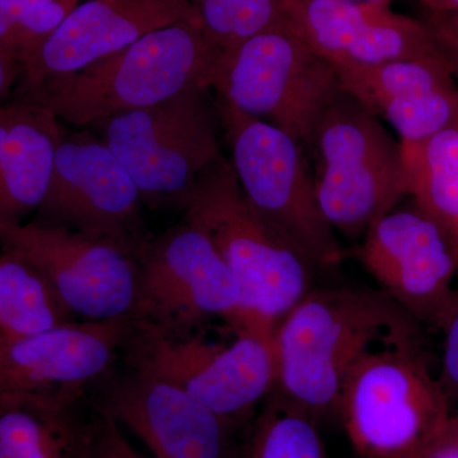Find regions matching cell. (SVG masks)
Segmentation results:
<instances>
[{"label":"cell","mask_w":458,"mask_h":458,"mask_svg":"<svg viewBox=\"0 0 458 458\" xmlns=\"http://www.w3.org/2000/svg\"><path fill=\"white\" fill-rule=\"evenodd\" d=\"M77 321L29 262L0 254V351L36 334Z\"/></svg>","instance_id":"obj_22"},{"label":"cell","mask_w":458,"mask_h":458,"mask_svg":"<svg viewBox=\"0 0 458 458\" xmlns=\"http://www.w3.org/2000/svg\"><path fill=\"white\" fill-rule=\"evenodd\" d=\"M198 21L190 0H86L63 21L31 62L22 68L12 98L74 73L125 49L148 33Z\"/></svg>","instance_id":"obj_17"},{"label":"cell","mask_w":458,"mask_h":458,"mask_svg":"<svg viewBox=\"0 0 458 458\" xmlns=\"http://www.w3.org/2000/svg\"><path fill=\"white\" fill-rule=\"evenodd\" d=\"M64 125L27 99L0 106V228L22 225L40 207Z\"/></svg>","instance_id":"obj_18"},{"label":"cell","mask_w":458,"mask_h":458,"mask_svg":"<svg viewBox=\"0 0 458 458\" xmlns=\"http://www.w3.org/2000/svg\"><path fill=\"white\" fill-rule=\"evenodd\" d=\"M212 90L219 101L311 149L322 114L343 89L334 66L286 21L219 55Z\"/></svg>","instance_id":"obj_8"},{"label":"cell","mask_w":458,"mask_h":458,"mask_svg":"<svg viewBox=\"0 0 458 458\" xmlns=\"http://www.w3.org/2000/svg\"><path fill=\"white\" fill-rule=\"evenodd\" d=\"M335 71L343 90L390 123L397 134L405 131L442 90L456 86L448 56Z\"/></svg>","instance_id":"obj_19"},{"label":"cell","mask_w":458,"mask_h":458,"mask_svg":"<svg viewBox=\"0 0 458 458\" xmlns=\"http://www.w3.org/2000/svg\"><path fill=\"white\" fill-rule=\"evenodd\" d=\"M0 250L35 267L75 318L134 319L138 303L134 250L35 221L0 228Z\"/></svg>","instance_id":"obj_11"},{"label":"cell","mask_w":458,"mask_h":458,"mask_svg":"<svg viewBox=\"0 0 458 458\" xmlns=\"http://www.w3.org/2000/svg\"><path fill=\"white\" fill-rule=\"evenodd\" d=\"M120 360L180 388L236 429L255 418L276 385L273 339L250 331L219 342L203 330L171 333L132 321Z\"/></svg>","instance_id":"obj_5"},{"label":"cell","mask_w":458,"mask_h":458,"mask_svg":"<svg viewBox=\"0 0 458 458\" xmlns=\"http://www.w3.org/2000/svg\"><path fill=\"white\" fill-rule=\"evenodd\" d=\"M337 415L364 458H412L450 423L448 394L417 337L367 352L344 385Z\"/></svg>","instance_id":"obj_4"},{"label":"cell","mask_w":458,"mask_h":458,"mask_svg":"<svg viewBox=\"0 0 458 458\" xmlns=\"http://www.w3.org/2000/svg\"><path fill=\"white\" fill-rule=\"evenodd\" d=\"M137 265L132 321L182 334L221 319L232 330L273 339L247 312L241 286L216 247L185 221L148 238L137 251Z\"/></svg>","instance_id":"obj_10"},{"label":"cell","mask_w":458,"mask_h":458,"mask_svg":"<svg viewBox=\"0 0 458 458\" xmlns=\"http://www.w3.org/2000/svg\"><path fill=\"white\" fill-rule=\"evenodd\" d=\"M0 254H2V250H0Z\"/></svg>","instance_id":"obj_34"},{"label":"cell","mask_w":458,"mask_h":458,"mask_svg":"<svg viewBox=\"0 0 458 458\" xmlns=\"http://www.w3.org/2000/svg\"><path fill=\"white\" fill-rule=\"evenodd\" d=\"M421 3L432 16L454 13L458 11V0H421Z\"/></svg>","instance_id":"obj_31"},{"label":"cell","mask_w":458,"mask_h":458,"mask_svg":"<svg viewBox=\"0 0 458 458\" xmlns=\"http://www.w3.org/2000/svg\"><path fill=\"white\" fill-rule=\"evenodd\" d=\"M311 150L319 208L335 233L363 238L409 195L400 143L345 90L322 114Z\"/></svg>","instance_id":"obj_7"},{"label":"cell","mask_w":458,"mask_h":458,"mask_svg":"<svg viewBox=\"0 0 458 458\" xmlns=\"http://www.w3.org/2000/svg\"><path fill=\"white\" fill-rule=\"evenodd\" d=\"M414 337V318L381 291L315 286L274 330L273 394L318 423L337 414L344 385L367 352Z\"/></svg>","instance_id":"obj_1"},{"label":"cell","mask_w":458,"mask_h":458,"mask_svg":"<svg viewBox=\"0 0 458 458\" xmlns=\"http://www.w3.org/2000/svg\"><path fill=\"white\" fill-rule=\"evenodd\" d=\"M182 213L216 247L267 333L315 288L318 269L250 205L227 157L201 174Z\"/></svg>","instance_id":"obj_3"},{"label":"cell","mask_w":458,"mask_h":458,"mask_svg":"<svg viewBox=\"0 0 458 458\" xmlns=\"http://www.w3.org/2000/svg\"><path fill=\"white\" fill-rule=\"evenodd\" d=\"M132 319L74 321L0 351V396L80 403L116 367Z\"/></svg>","instance_id":"obj_15"},{"label":"cell","mask_w":458,"mask_h":458,"mask_svg":"<svg viewBox=\"0 0 458 458\" xmlns=\"http://www.w3.org/2000/svg\"><path fill=\"white\" fill-rule=\"evenodd\" d=\"M456 77H458V73H456Z\"/></svg>","instance_id":"obj_35"},{"label":"cell","mask_w":458,"mask_h":458,"mask_svg":"<svg viewBox=\"0 0 458 458\" xmlns=\"http://www.w3.org/2000/svg\"><path fill=\"white\" fill-rule=\"evenodd\" d=\"M412 458H458V420L452 415L450 423Z\"/></svg>","instance_id":"obj_29"},{"label":"cell","mask_w":458,"mask_h":458,"mask_svg":"<svg viewBox=\"0 0 458 458\" xmlns=\"http://www.w3.org/2000/svg\"><path fill=\"white\" fill-rule=\"evenodd\" d=\"M78 3L80 0H0V13L4 14L20 33L21 71Z\"/></svg>","instance_id":"obj_25"},{"label":"cell","mask_w":458,"mask_h":458,"mask_svg":"<svg viewBox=\"0 0 458 458\" xmlns=\"http://www.w3.org/2000/svg\"><path fill=\"white\" fill-rule=\"evenodd\" d=\"M437 38L441 42L443 49L454 64V74L458 72V11L454 13L436 14L428 23Z\"/></svg>","instance_id":"obj_28"},{"label":"cell","mask_w":458,"mask_h":458,"mask_svg":"<svg viewBox=\"0 0 458 458\" xmlns=\"http://www.w3.org/2000/svg\"><path fill=\"white\" fill-rule=\"evenodd\" d=\"M137 183L89 128L64 125L49 188L33 221L104 238L135 252L148 240Z\"/></svg>","instance_id":"obj_12"},{"label":"cell","mask_w":458,"mask_h":458,"mask_svg":"<svg viewBox=\"0 0 458 458\" xmlns=\"http://www.w3.org/2000/svg\"><path fill=\"white\" fill-rule=\"evenodd\" d=\"M213 49L222 55L247 38L286 22L288 0H190Z\"/></svg>","instance_id":"obj_24"},{"label":"cell","mask_w":458,"mask_h":458,"mask_svg":"<svg viewBox=\"0 0 458 458\" xmlns=\"http://www.w3.org/2000/svg\"><path fill=\"white\" fill-rule=\"evenodd\" d=\"M286 21L334 69L447 57L432 27L361 0H288Z\"/></svg>","instance_id":"obj_16"},{"label":"cell","mask_w":458,"mask_h":458,"mask_svg":"<svg viewBox=\"0 0 458 458\" xmlns=\"http://www.w3.org/2000/svg\"><path fill=\"white\" fill-rule=\"evenodd\" d=\"M318 424L271 394L255 415L242 458H331Z\"/></svg>","instance_id":"obj_23"},{"label":"cell","mask_w":458,"mask_h":458,"mask_svg":"<svg viewBox=\"0 0 458 458\" xmlns=\"http://www.w3.org/2000/svg\"><path fill=\"white\" fill-rule=\"evenodd\" d=\"M355 256L382 293L412 318L439 327L458 264L450 240L426 214L393 210L364 234Z\"/></svg>","instance_id":"obj_14"},{"label":"cell","mask_w":458,"mask_h":458,"mask_svg":"<svg viewBox=\"0 0 458 458\" xmlns=\"http://www.w3.org/2000/svg\"><path fill=\"white\" fill-rule=\"evenodd\" d=\"M20 63L14 57L0 51V106L9 101L20 83Z\"/></svg>","instance_id":"obj_30"},{"label":"cell","mask_w":458,"mask_h":458,"mask_svg":"<svg viewBox=\"0 0 458 458\" xmlns=\"http://www.w3.org/2000/svg\"><path fill=\"white\" fill-rule=\"evenodd\" d=\"M454 417H456L457 420H458V415H454Z\"/></svg>","instance_id":"obj_33"},{"label":"cell","mask_w":458,"mask_h":458,"mask_svg":"<svg viewBox=\"0 0 458 458\" xmlns=\"http://www.w3.org/2000/svg\"><path fill=\"white\" fill-rule=\"evenodd\" d=\"M438 327L443 331V379L458 393V286Z\"/></svg>","instance_id":"obj_27"},{"label":"cell","mask_w":458,"mask_h":458,"mask_svg":"<svg viewBox=\"0 0 458 458\" xmlns=\"http://www.w3.org/2000/svg\"><path fill=\"white\" fill-rule=\"evenodd\" d=\"M361 2L381 3V4L391 5V3H393V0H361Z\"/></svg>","instance_id":"obj_32"},{"label":"cell","mask_w":458,"mask_h":458,"mask_svg":"<svg viewBox=\"0 0 458 458\" xmlns=\"http://www.w3.org/2000/svg\"><path fill=\"white\" fill-rule=\"evenodd\" d=\"M89 397L134 433L153 458H233L236 428L161 379L114 367Z\"/></svg>","instance_id":"obj_13"},{"label":"cell","mask_w":458,"mask_h":458,"mask_svg":"<svg viewBox=\"0 0 458 458\" xmlns=\"http://www.w3.org/2000/svg\"><path fill=\"white\" fill-rule=\"evenodd\" d=\"M153 209L182 210L198 180L223 155L210 89H190L159 104L93 123Z\"/></svg>","instance_id":"obj_6"},{"label":"cell","mask_w":458,"mask_h":458,"mask_svg":"<svg viewBox=\"0 0 458 458\" xmlns=\"http://www.w3.org/2000/svg\"><path fill=\"white\" fill-rule=\"evenodd\" d=\"M83 401L0 396V458H78Z\"/></svg>","instance_id":"obj_20"},{"label":"cell","mask_w":458,"mask_h":458,"mask_svg":"<svg viewBox=\"0 0 458 458\" xmlns=\"http://www.w3.org/2000/svg\"><path fill=\"white\" fill-rule=\"evenodd\" d=\"M218 57L200 23L185 21L148 33L125 49L12 98L40 105L65 125L89 128L186 89L212 90Z\"/></svg>","instance_id":"obj_2"},{"label":"cell","mask_w":458,"mask_h":458,"mask_svg":"<svg viewBox=\"0 0 458 458\" xmlns=\"http://www.w3.org/2000/svg\"><path fill=\"white\" fill-rule=\"evenodd\" d=\"M216 99L229 164L250 205L318 270L344 252L319 208L304 149L284 131Z\"/></svg>","instance_id":"obj_9"},{"label":"cell","mask_w":458,"mask_h":458,"mask_svg":"<svg viewBox=\"0 0 458 458\" xmlns=\"http://www.w3.org/2000/svg\"><path fill=\"white\" fill-rule=\"evenodd\" d=\"M92 405V403H90ZM78 458H147L132 447L122 427L92 405L86 418Z\"/></svg>","instance_id":"obj_26"},{"label":"cell","mask_w":458,"mask_h":458,"mask_svg":"<svg viewBox=\"0 0 458 458\" xmlns=\"http://www.w3.org/2000/svg\"><path fill=\"white\" fill-rule=\"evenodd\" d=\"M409 195L445 232L458 264V123L419 143H401Z\"/></svg>","instance_id":"obj_21"}]
</instances>
